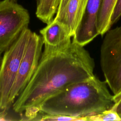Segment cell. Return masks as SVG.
<instances>
[{"mask_svg":"<svg viewBox=\"0 0 121 121\" xmlns=\"http://www.w3.org/2000/svg\"><path fill=\"white\" fill-rule=\"evenodd\" d=\"M94 67L87 51L72 41L63 51L42 52L34 74L12 104L14 111L24 113L20 120L32 121L45 100L71 84L93 77Z\"/></svg>","mask_w":121,"mask_h":121,"instance_id":"cell-1","label":"cell"},{"mask_svg":"<svg viewBox=\"0 0 121 121\" xmlns=\"http://www.w3.org/2000/svg\"><path fill=\"white\" fill-rule=\"evenodd\" d=\"M106 84L95 75L71 84L45 100L39 112L86 117L111 109L115 102Z\"/></svg>","mask_w":121,"mask_h":121,"instance_id":"cell-2","label":"cell"},{"mask_svg":"<svg viewBox=\"0 0 121 121\" xmlns=\"http://www.w3.org/2000/svg\"><path fill=\"white\" fill-rule=\"evenodd\" d=\"M105 34L100 50V64L105 81L116 103L121 98V26Z\"/></svg>","mask_w":121,"mask_h":121,"instance_id":"cell-3","label":"cell"},{"mask_svg":"<svg viewBox=\"0 0 121 121\" xmlns=\"http://www.w3.org/2000/svg\"><path fill=\"white\" fill-rule=\"evenodd\" d=\"M31 32L28 27L25 29L3 55L0 68V110H7L11 105L10 94Z\"/></svg>","mask_w":121,"mask_h":121,"instance_id":"cell-4","label":"cell"},{"mask_svg":"<svg viewBox=\"0 0 121 121\" xmlns=\"http://www.w3.org/2000/svg\"><path fill=\"white\" fill-rule=\"evenodd\" d=\"M17 0L0 1V53L9 48L30 22L28 10Z\"/></svg>","mask_w":121,"mask_h":121,"instance_id":"cell-5","label":"cell"},{"mask_svg":"<svg viewBox=\"0 0 121 121\" xmlns=\"http://www.w3.org/2000/svg\"><path fill=\"white\" fill-rule=\"evenodd\" d=\"M43 45L42 36L32 31L10 94L9 101L11 105L15 98L24 90L34 74L42 54Z\"/></svg>","mask_w":121,"mask_h":121,"instance_id":"cell-6","label":"cell"},{"mask_svg":"<svg viewBox=\"0 0 121 121\" xmlns=\"http://www.w3.org/2000/svg\"><path fill=\"white\" fill-rule=\"evenodd\" d=\"M101 0H88L81 21L73 37L72 41L84 46L99 35L97 17Z\"/></svg>","mask_w":121,"mask_h":121,"instance_id":"cell-7","label":"cell"},{"mask_svg":"<svg viewBox=\"0 0 121 121\" xmlns=\"http://www.w3.org/2000/svg\"><path fill=\"white\" fill-rule=\"evenodd\" d=\"M44 46L43 53L57 52L67 49L71 44V36L64 26L53 19L40 30Z\"/></svg>","mask_w":121,"mask_h":121,"instance_id":"cell-8","label":"cell"},{"mask_svg":"<svg viewBox=\"0 0 121 121\" xmlns=\"http://www.w3.org/2000/svg\"><path fill=\"white\" fill-rule=\"evenodd\" d=\"M88 0H69L53 19L62 24L73 37L83 16Z\"/></svg>","mask_w":121,"mask_h":121,"instance_id":"cell-9","label":"cell"},{"mask_svg":"<svg viewBox=\"0 0 121 121\" xmlns=\"http://www.w3.org/2000/svg\"><path fill=\"white\" fill-rule=\"evenodd\" d=\"M117 0H101L97 17L99 35H104L110 28L112 13Z\"/></svg>","mask_w":121,"mask_h":121,"instance_id":"cell-10","label":"cell"},{"mask_svg":"<svg viewBox=\"0 0 121 121\" xmlns=\"http://www.w3.org/2000/svg\"><path fill=\"white\" fill-rule=\"evenodd\" d=\"M35 15L43 23L48 24L51 22L56 15L59 0H36Z\"/></svg>","mask_w":121,"mask_h":121,"instance_id":"cell-11","label":"cell"},{"mask_svg":"<svg viewBox=\"0 0 121 121\" xmlns=\"http://www.w3.org/2000/svg\"><path fill=\"white\" fill-rule=\"evenodd\" d=\"M32 121H87L86 117H79L65 115H51L39 112Z\"/></svg>","mask_w":121,"mask_h":121,"instance_id":"cell-12","label":"cell"},{"mask_svg":"<svg viewBox=\"0 0 121 121\" xmlns=\"http://www.w3.org/2000/svg\"><path fill=\"white\" fill-rule=\"evenodd\" d=\"M87 121H121V118L113 108L103 112L92 116L86 117Z\"/></svg>","mask_w":121,"mask_h":121,"instance_id":"cell-13","label":"cell"},{"mask_svg":"<svg viewBox=\"0 0 121 121\" xmlns=\"http://www.w3.org/2000/svg\"><path fill=\"white\" fill-rule=\"evenodd\" d=\"M121 17V0H117L114 8L111 19V26L115 23Z\"/></svg>","mask_w":121,"mask_h":121,"instance_id":"cell-14","label":"cell"},{"mask_svg":"<svg viewBox=\"0 0 121 121\" xmlns=\"http://www.w3.org/2000/svg\"><path fill=\"white\" fill-rule=\"evenodd\" d=\"M112 108L116 110L117 112L119 114L121 118V98L119 101H118V102L115 103Z\"/></svg>","mask_w":121,"mask_h":121,"instance_id":"cell-15","label":"cell"},{"mask_svg":"<svg viewBox=\"0 0 121 121\" xmlns=\"http://www.w3.org/2000/svg\"><path fill=\"white\" fill-rule=\"evenodd\" d=\"M68 1L69 0H59V3L56 13L60 12L64 8V7L65 6Z\"/></svg>","mask_w":121,"mask_h":121,"instance_id":"cell-16","label":"cell"},{"mask_svg":"<svg viewBox=\"0 0 121 121\" xmlns=\"http://www.w3.org/2000/svg\"><path fill=\"white\" fill-rule=\"evenodd\" d=\"M2 57H3V56L2 55V53H0V68L1 64V62H2Z\"/></svg>","mask_w":121,"mask_h":121,"instance_id":"cell-17","label":"cell"},{"mask_svg":"<svg viewBox=\"0 0 121 121\" xmlns=\"http://www.w3.org/2000/svg\"><path fill=\"white\" fill-rule=\"evenodd\" d=\"M121 98H120V99H121ZM120 99H119V100H120ZM119 100H118V101H119ZM117 102H118V101H117Z\"/></svg>","mask_w":121,"mask_h":121,"instance_id":"cell-18","label":"cell"}]
</instances>
